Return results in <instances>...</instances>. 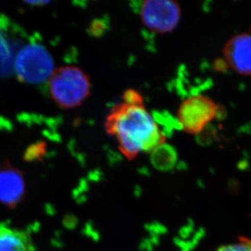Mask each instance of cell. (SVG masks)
I'll list each match as a JSON object with an SVG mask.
<instances>
[{"label":"cell","instance_id":"1","mask_svg":"<svg viewBox=\"0 0 251 251\" xmlns=\"http://www.w3.org/2000/svg\"><path fill=\"white\" fill-rule=\"evenodd\" d=\"M104 126L106 132L116 138L119 149L128 160L166 143V137L144 105L119 103L107 116Z\"/></svg>","mask_w":251,"mask_h":251},{"label":"cell","instance_id":"2","mask_svg":"<svg viewBox=\"0 0 251 251\" xmlns=\"http://www.w3.org/2000/svg\"><path fill=\"white\" fill-rule=\"evenodd\" d=\"M49 91L58 106L69 109L78 107L90 95V78L78 67L55 69L48 80Z\"/></svg>","mask_w":251,"mask_h":251},{"label":"cell","instance_id":"3","mask_svg":"<svg viewBox=\"0 0 251 251\" xmlns=\"http://www.w3.org/2000/svg\"><path fill=\"white\" fill-rule=\"evenodd\" d=\"M17 78L26 84L43 83L49 80L54 69V60L43 46L33 43L25 46L14 60Z\"/></svg>","mask_w":251,"mask_h":251},{"label":"cell","instance_id":"4","mask_svg":"<svg viewBox=\"0 0 251 251\" xmlns=\"http://www.w3.org/2000/svg\"><path fill=\"white\" fill-rule=\"evenodd\" d=\"M219 107L205 95H194L184 100L177 112L178 123L185 133L199 134L218 116Z\"/></svg>","mask_w":251,"mask_h":251},{"label":"cell","instance_id":"5","mask_svg":"<svg viewBox=\"0 0 251 251\" xmlns=\"http://www.w3.org/2000/svg\"><path fill=\"white\" fill-rule=\"evenodd\" d=\"M139 13L142 24L159 34L172 33L181 19L180 5L173 0H147L141 3Z\"/></svg>","mask_w":251,"mask_h":251},{"label":"cell","instance_id":"6","mask_svg":"<svg viewBox=\"0 0 251 251\" xmlns=\"http://www.w3.org/2000/svg\"><path fill=\"white\" fill-rule=\"evenodd\" d=\"M223 55L228 68L240 75L251 76V34L232 36L225 43Z\"/></svg>","mask_w":251,"mask_h":251},{"label":"cell","instance_id":"7","mask_svg":"<svg viewBox=\"0 0 251 251\" xmlns=\"http://www.w3.org/2000/svg\"><path fill=\"white\" fill-rule=\"evenodd\" d=\"M25 191L24 176L8 164L0 167V202L15 208L22 201Z\"/></svg>","mask_w":251,"mask_h":251},{"label":"cell","instance_id":"8","mask_svg":"<svg viewBox=\"0 0 251 251\" xmlns=\"http://www.w3.org/2000/svg\"><path fill=\"white\" fill-rule=\"evenodd\" d=\"M0 251H35V248L25 231L0 224Z\"/></svg>","mask_w":251,"mask_h":251},{"label":"cell","instance_id":"9","mask_svg":"<svg viewBox=\"0 0 251 251\" xmlns=\"http://www.w3.org/2000/svg\"><path fill=\"white\" fill-rule=\"evenodd\" d=\"M178 154L174 147L164 144L156 147L151 152V161L157 170L167 172L175 167L177 162Z\"/></svg>","mask_w":251,"mask_h":251},{"label":"cell","instance_id":"10","mask_svg":"<svg viewBox=\"0 0 251 251\" xmlns=\"http://www.w3.org/2000/svg\"><path fill=\"white\" fill-rule=\"evenodd\" d=\"M216 251H251V240L239 237L236 242L219 247Z\"/></svg>","mask_w":251,"mask_h":251},{"label":"cell","instance_id":"11","mask_svg":"<svg viewBox=\"0 0 251 251\" xmlns=\"http://www.w3.org/2000/svg\"><path fill=\"white\" fill-rule=\"evenodd\" d=\"M123 102L127 104L133 105V106H142L144 105L143 97L138 91L135 90H126L123 95Z\"/></svg>","mask_w":251,"mask_h":251},{"label":"cell","instance_id":"12","mask_svg":"<svg viewBox=\"0 0 251 251\" xmlns=\"http://www.w3.org/2000/svg\"><path fill=\"white\" fill-rule=\"evenodd\" d=\"M227 63L225 61L224 58H221V59H216L215 63H214V69L217 72H224L227 69Z\"/></svg>","mask_w":251,"mask_h":251}]
</instances>
